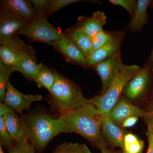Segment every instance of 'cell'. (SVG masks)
Returning <instances> with one entry per match:
<instances>
[{
	"label": "cell",
	"instance_id": "obj_1",
	"mask_svg": "<svg viewBox=\"0 0 153 153\" xmlns=\"http://www.w3.org/2000/svg\"><path fill=\"white\" fill-rule=\"evenodd\" d=\"M58 117L68 133L82 136L100 151L107 148L108 143L102 134V117L91 103L60 113Z\"/></svg>",
	"mask_w": 153,
	"mask_h": 153
},
{
	"label": "cell",
	"instance_id": "obj_2",
	"mask_svg": "<svg viewBox=\"0 0 153 153\" xmlns=\"http://www.w3.org/2000/svg\"><path fill=\"white\" fill-rule=\"evenodd\" d=\"M25 140L30 142L38 152H42L58 134L68 133L59 117L47 113L35 111L20 118Z\"/></svg>",
	"mask_w": 153,
	"mask_h": 153
},
{
	"label": "cell",
	"instance_id": "obj_3",
	"mask_svg": "<svg viewBox=\"0 0 153 153\" xmlns=\"http://www.w3.org/2000/svg\"><path fill=\"white\" fill-rule=\"evenodd\" d=\"M55 81L51 91V102L60 113L76 109L91 103L85 98L81 88L70 79L55 71H53Z\"/></svg>",
	"mask_w": 153,
	"mask_h": 153
},
{
	"label": "cell",
	"instance_id": "obj_4",
	"mask_svg": "<svg viewBox=\"0 0 153 153\" xmlns=\"http://www.w3.org/2000/svg\"><path fill=\"white\" fill-rule=\"evenodd\" d=\"M141 68L136 65L123 64L107 92L104 95L96 96L91 99V103L97 109L100 115L108 116L111 110L119 101L126 84Z\"/></svg>",
	"mask_w": 153,
	"mask_h": 153
},
{
	"label": "cell",
	"instance_id": "obj_5",
	"mask_svg": "<svg viewBox=\"0 0 153 153\" xmlns=\"http://www.w3.org/2000/svg\"><path fill=\"white\" fill-rule=\"evenodd\" d=\"M47 18L45 13H37L33 22L19 31L17 35H23L32 41L50 45L66 36L65 33H61L51 25Z\"/></svg>",
	"mask_w": 153,
	"mask_h": 153
},
{
	"label": "cell",
	"instance_id": "obj_6",
	"mask_svg": "<svg viewBox=\"0 0 153 153\" xmlns=\"http://www.w3.org/2000/svg\"><path fill=\"white\" fill-rule=\"evenodd\" d=\"M36 52L32 46L26 44L16 34L1 44L0 60L5 65L14 66L24 57L35 55Z\"/></svg>",
	"mask_w": 153,
	"mask_h": 153
},
{
	"label": "cell",
	"instance_id": "obj_7",
	"mask_svg": "<svg viewBox=\"0 0 153 153\" xmlns=\"http://www.w3.org/2000/svg\"><path fill=\"white\" fill-rule=\"evenodd\" d=\"M152 72L153 64L149 58L140 70L125 86L122 93L128 100H137L146 94L149 89Z\"/></svg>",
	"mask_w": 153,
	"mask_h": 153
},
{
	"label": "cell",
	"instance_id": "obj_8",
	"mask_svg": "<svg viewBox=\"0 0 153 153\" xmlns=\"http://www.w3.org/2000/svg\"><path fill=\"white\" fill-rule=\"evenodd\" d=\"M123 65L119 50L114 55L92 66L101 79L102 87L99 95H104L107 92Z\"/></svg>",
	"mask_w": 153,
	"mask_h": 153
},
{
	"label": "cell",
	"instance_id": "obj_9",
	"mask_svg": "<svg viewBox=\"0 0 153 153\" xmlns=\"http://www.w3.org/2000/svg\"><path fill=\"white\" fill-rule=\"evenodd\" d=\"M125 36L124 30L111 31L109 41L103 47L91 52L87 58L88 66L92 67L120 50L121 45Z\"/></svg>",
	"mask_w": 153,
	"mask_h": 153
},
{
	"label": "cell",
	"instance_id": "obj_10",
	"mask_svg": "<svg viewBox=\"0 0 153 153\" xmlns=\"http://www.w3.org/2000/svg\"><path fill=\"white\" fill-rule=\"evenodd\" d=\"M43 100L40 94H24L19 92L9 82L7 86L4 103L21 114L24 110L30 108L31 103Z\"/></svg>",
	"mask_w": 153,
	"mask_h": 153
},
{
	"label": "cell",
	"instance_id": "obj_11",
	"mask_svg": "<svg viewBox=\"0 0 153 153\" xmlns=\"http://www.w3.org/2000/svg\"><path fill=\"white\" fill-rule=\"evenodd\" d=\"M30 22L14 14L1 9L0 44H2L27 27Z\"/></svg>",
	"mask_w": 153,
	"mask_h": 153
},
{
	"label": "cell",
	"instance_id": "obj_12",
	"mask_svg": "<svg viewBox=\"0 0 153 153\" xmlns=\"http://www.w3.org/2000/svg\"><path fill=\"white\" fill-rule=\"evenodd\" d=\"M146 112L132 104L130 101L123 98L117 102L111 108L108 117L113 122L118 126L122 125L126 119L132 116L144 118Z\"/></svg>",
	"mask_w": 153,
	"mask_h": 153
},
{
	"label": "cell",
	"instance_id": "obj_13",
	"mask_svg": "<svg viewBox=\"0 0 153 153\" xmlns=\"http://www.w3.org/2000/svg\"><path fill=\"white\" fill-rule=\"evenodd\" d=\"M66 60L74 64L88 67L87 58L68 36H64L51 44Z\"/></svg>",
	"mask_w": 153,
	"mask_h": 153
},
{
	"label": "cell",
	"instance_id": "obj_14",
	"mask_svg": "<svg viewBox=\"0 0 153 153\" xmlns=\"http://www.w3.org/2000/svg\"><path fill=\"white\" fill-rule=\"evenodd\" d=\"M106 20L104 12L96 11L91 17L82 16L78 17L76 25L71 29L80 31L92 38L103 30V27L106 25Z\"/></svg>",
	"mask_w": 153,
	"mask_h": 153
},
{
	"label": "cell",
	"instance_id": "obj_15",
	"mask_svg": "<svg viewBox=\"0 0 153 153\" xmlns=\"http://www.w3.org/2000/svg\"><path fill=\"white\" fill-rule=\"evenodd\" d=\"M102 134L107 142L113 148L120 147L124 150V131L113 122L108 116L102 117Z\"/></svg>",
	"mask_w": 153,
	"mask_h": 153
},
{
	"label": "cell",
	"instance_id": "obj_16",
	"mask_svg": "<svg viewBox=\"0 0 153 153\" xmlns=\"http://www.w3.org/2000/svg\"><path fill=\"white\" fill-rule=\"evenodd\" d=\"M30 1L27 0H2L1 8L10 12L31 23L36 13Z\"/></svg>",
	"mask_w": 153,
	"mask_h": 153
},
{
	"label": "cell",
	"instance_id": "obj_17",
	"mask_svg": "<svg viewBox=\"0 0 153 153\" xmlns=\"http://www.w3.org/2000/svg\"><path fill=\"white\" fill-rule=\"evenodd\" d=\"M151 0H138L136 8L131 21L127 25L126 30L131 33L139 32L149 21L147 10Z\"/></svg>",
	"mask_w": 153,
	"mask_h": 153
},
{
	"label": "cell",
	"instance_id": "obj_18",
	"mask_svg": "<svg viewBox=\"0 0 153 153\" xmlns=\"http://www.w3.org/2000/svg\"><path fill=\"white\" fill-rule=\"evenodd\" d=\"M16 71L22 73L25 77L34 81L40 69V63L38 64L35 55L24 57L14 65Z\"/></svg>",
	"mask_w": 153,
	"mask_h": 153
},
{
	"label": "cell",
	"instance_id": "obj_19",
	"mask_svg": "<svg viewBox=\"0 0 153 153\" xmlns=\"http://www.w3.org/2000/svg\"><path fill=\"white\" fill-rule=\"evenodd\" d=\"M2 117L6 128L13 139L15 141L26 140L20 123V118L15 112L7 113Z\"/></svg>",
	"mask_w": 153,
	"mask_h": 153
},
{
	"label": "cell",
	"instance_id": "obj_20",
	"mask_svg": "<svg viewBox=\"0 0 153 153\" xmlns=\"http://www.w3.org/2000/svg\"><path fill=\"white\" fill-rule=\"evenodd\" d=\"M65 34L79 48L86 57L90 55L92 46L91 37L85 33L72 29L68 30L67 34Z\"/></svg>",
	"mask_w": 153,
	"mask_h": 153
},
{
	"label": "cell",
	"instance_id": "obj_21",
	"mask_svg": "<svg viewBox=\"0 0 153 153\" xmlns=\"http://www.w3.org/2000/svg\"><path fill=\"white\" fill-rule=\"evenodd\" d=\"M34 81L38 88H45L50 92L55 81V75L53 70L52 71L47 66L40 63V70Z\"/></svg>",
	"mask_w": 153,
	"mask_h": 153
},
{
	"label": "cell",
	"instance_id": "obj_22",
	"mask_svg": "<svg viewBox=\"0 0 153 153\" xmlns=\"http://www.w3.org/2000/svg\"><path fill=\"white\" fill-rule=\"evenodd\" d=\"M16 71L15 67L12 65H5L0 60V102L4 103L7 86L10 81L9 77Z\"/></svg>",
	"mask_w": 153,
	"mask_h": 153
},
{
	"label": "cell",
	"instance_id": "obj_23",
	"mask_svg": "<svg viewBox=\"0 0 153 153\" xmlns=\"http://www.w3.org/2000/svg\"><path fill=\"white\" fill-rule=\"evenodd\" d=\"M124 150L128 153H142L143 141L132 133L126 134L124 139Z\"/></svg>",
	"mask_w": 153,
	"mask_h": 153
},
{
	"label": "cell",
	"instance_id": "obj_24",
	"mask_svg": "<svg viewBox=\"0 0 153 153\" xmlns=\"http://www.w3.org/2000/svg\"><path fill=\"white\" fill-rule=\"evenodd\" d=\"M52 153H92L86 145L78 143L64 142L57 147Z\"/></svg>",
	"mask_w": 153,
	"mask_h": 153
},
{
	"label": "cell",
	"instance_id": "obj_25",
	"mask_svg": "<svg viewBox=\"0 0 153 153\" xmlns=\"http://www.w3.org/2000/svg\"><path fill=\"white\" fill-rule=\"evenodd\" d=\"M6 149L9 153H35L34 146L27 140L15 141L10 147Z\"/></svg>",
	"mask_w": 153,
	"mask_h": 153
},
{
	"label": "cell",
	"instance_id": "obj_26",
	"mask_svg": "<svg viewBox=\"0 0 153 153\" xmlns=\"http://www.w3.org/2000/svg\"><path fill=\"white\" fill-rule=\"evenodd\" d=\"M111 35V31L103 30L91 38L92 46L91 53L104 46L109 41Z\"/></svg>",
	"mask_w": 153,
	"mask_h": 153
},
{
	"label": "cell",
	"instance_id": "obj_27",
	"mask_svg": "<svg viewBox=\"0 0 153 153\" xmlns=\"http://www.w3.org/2000/svg\"><path fill=\"white\" fill-rule=\"evenodd\" d=\"M81 0H49V5L46 13L47 17L51 16L57 11L73 3L83 1Z\"/></svg>",
	"mask_w": 153,
	"mask_h": 153
},
{
	"label": "cell",
	"instance_id": "obj_28",
	"mask_svg": "<svg viewBox=\"0 0 153 153\" xmlns=\"http://www.w3.org/2000/svg\"><path fill=\"white\" fill-rule=\"evenodd\" d=\"M15 141L6 128L2 117H0V146L7 149L10 147Z\"/></svg>",
	"mask_w": 153,
	"mask_h": 153
},
{
	"label": "cell",
	"instance_id": "obj_29",
	"mask_svg": "<svg viewBox=\"0 0 153 153\" xmlns=\"http://www.w3.org/2000/svg\"><path fill=\"white\" fill-rule=\"evenodd\" d=\"M113 5L120 6L126 9L129 14L131 19L133 17L136 8L137 2L135 0H109Z\"/></svg>",
	"mask_w": 153,
	"mask_h": 153
},
{
	"label": "cell",
	"instance_id": "obj_30",
	"mask_svg": "<svg viewBox=\"0 0 153 153\" xmlns=\"http://www.w3.org/2000/svg\"><path fill=\"white\" fill-rule=\"evenodd\" d=\"M30 2L34 5V9L37 13L46 14L49 5V0H30Z\"/></svg>",
	"mask_w": 153,
	"mask_h": 153
},
{
	"label": "cell",
	"instance_id": "obj_31",
	"mask_svg": "<svg viewBox=\"0 0 153 153\" xmlns=\"http://www.w3.org/2000/svg\"><path fill=\"white\" fill-rule=\"evenodd\" d=\"M148 137L149 146L146 153H153V129L148 127V130L146 133Z\"/></svg>",
	"mask_w": 153,
	"mask_h": 153
},
{
	"label": "cell",
	"instance_id": "obj_32",
	"mask_svg": "<svg viewBox=\"0 0 153 153\" xmlns=\"http://www.w3.org/2000/svg\"><path fill=\"white\" fill-rule=\"evenodd\" d=\"M138 119L139 117L135 116H132L127 118L123 123L122 126L124 128L132 127L136 124Z\"/></svg>",
	"mask_w": 153,
	"mask_h": 153
},
{
	"label": "cell",
	"instance_id": "obj_33",
	"mask_svg": "<svg viewBox=\"0 0 153 153\" xmlns=\"http://www.w3.org/2000/svg\"><path fill=\"white\" fill-rule=\"evenodd\" d=\"M144 118L148 127H149L153 129V108L149 112H146Z\"/></svg>",
	"mask_w": 153,
	"mask_h": 153
},
{
	"label": "cell",
	"instance_id": "obj_34",
	"mask_svg": "<svg viewBox=\"0 0 153 153\" xmlns=\"http://www.w3.org/2000/svg\"><path fill=\"white\" fill-rule=\"evenodd\" d=\"M10 112H15L13 109L6 105L2 102L0 103V117H3L5 114Z\"/></svg>",
	"mask_w": 153,
	"mask_h": 153
},
{
	"label": "cell",
	"instance_id": "obj_35",
	"mask_svg": "<svg viewBox=\"0 0 153 153\" xmlns=\"http://www.w3.org/2000/svg\"><path fill=\"white\" fill-rule=\"evenodd\" d=\"M100 151H101V153H123V152L121 153V152H116V151H114L113 150L110 149H108V148L103 149L102 150Z\"/></svg>",
	"mask_w": 153,
	"mask_h": 153
},
{
	"label": "cell",
	"instance_id": "obj_36",
	"mask_svg": "<svg viewBox=\"0 0 153 153\" xmlns=\"http://www.w3.org/2000/svg\"><path fill=\"white\" fill-rule=\"evenodd\" d=\"M150 7H151L152 8H153V1H151L150 4L149 5ZM149 59L151 60V61H152V63L153 64V48L152 49V53H151L150 56L149 57ZM152 94H153V88L152 91Z\"/></svg>",
	"mask_w": 153,
	"mask_h": 153
},
{
	"label": "cell",
	"instance_id": "obj_37",
	"mask_svg": "<svg viewBox=\"0 0 153 153\" xmlns=\"http://www.w3.org/2000/svg\"><path fill=\"white\" fill-rule=\"evenodd\" d=\"M0 153H4L2 149V147L0 146Z\"/></svg>",
	"mask_w": 153,
	"mask_h": 153
},
{
	"label": "cell",
	"instance_id": "obj_38",
	"mask_svg": "<svg viewBox=\"0 0 153 153\" xmlns=\"http://www.w3.org/2000/svg\"><path fill=\"white\" fill-rule=\"evenodd\" d=\"M123 153H128L127 152H126V151L123 150Z\"/></svg>",
	"mask_w": 153,
	"mask_h": 153
}]
</instances>
